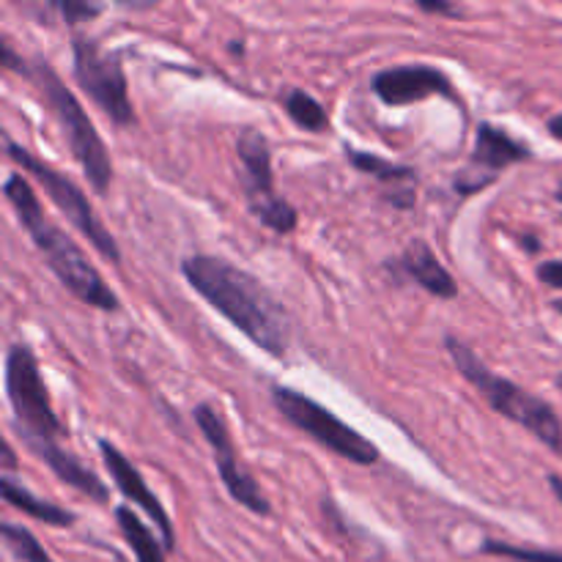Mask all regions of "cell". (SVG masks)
Listing matches in <instances>:
<instances>
[{
  "instance_id": "obj_1",
  "label": "cell",
  "mask_w": 562,
  "mask_h": 562,
  "mask_svg": "<svg viewBox=\"0 0 562 562\" xmlns=\"http://www.w3.org/2000/svg\"><path fill=\"white\" fill-rule=\"evenodd\" d=\"M181 274L214 311L228 318L252 346L269 357H283L289 329L280 302L252 274L217 256H190L181 261Z\"/></svg>"
},
{
  "instance_id": "obj_2",
  "label": "cell",
  "mask_w": 562,
  "mask_h": 562,
  "mask_svg": "<svg viewBox=\"0 0 562 562\" xmlns=\"http://www.w3.org/2000/svg\"><path fill=\"white\" fill-rule=\"evenodd\" d=\"M3 195L5 201H9V206L14 209L22 228L31 234L36 250L42 252L44 261H47L49 272L60 280V285H64L71 296L86 302V305L99 307V311L108 313L119 311V296L110 291V285L104 283V278L99 274V269L93 267L91 258L80 250V245L44 214L31 181L22 173H11L3 184Z\"/></svg>"
},
{
  "instance_id": "obj_3",
  "label": "cell",
  "mask_w": 562,
  "mask_h": 562,
  "mask_svg": "<svg viewBox=\"0 0 562 562\" xmlns=\"http://www.w3.org/2000/svg\"><path fill=\"white\" fill-rule=\"evenodd\" d=\"M445 349H448L456 371L481 393V398L486 401L497 415L508 417L510 423H516V426H521L525 431H530L543 448L562 456V420L552 404H547L543 398L532 395L530 390L519 387V384L510 382V379H503L499 373H494L492 368L464 344V340L448 335V338H445Z\"/></svg>"
},
{
  "instance_id": "obj_4",
  "label": "cell",
  "mask_w": 562,
  "mask_h": 562,
  "mask_svg": "<svg viewBox=\"0 0 562 562\" xmlns=\"http://www.w3.org/2000/svg\"><path fill=\"white\" fill-rule=\"evenodd\" d=\"M31 80L36 82L42 99L49 104L55 119H58L66 143H69L77 165H80L82 173H86L88 184H91L99 195H104V192L110 190V181H113V162H110V154L108 148H104V140L99 137L93 121L88 119V113L82 110V104L77 102L75 93L66 88V82L55 75L53 66L44 58L33 60Z\"/></svg>"
},
{
  "instance_id": "obj_5",
  "label": "cell",
  "mask_w": 562,
  "mask_h": 562,
  "mask_svg": "<svg viewBox=\"0 0 562 562\" xmlns=\"http://www.w3.org/2000/svg\"><path fill=\"white\" fill-rule=\"evenodd\" d=\"M5 395L14 412V428L20 439H44L58 442L66 437L64 423L58 420L44 387L42 371L25 344H14L5 355Z\"/></svg>"
},
{
  "instance_id": "obj_6",
  "label": "cell",
  "mask_w": 562,
  "mask_h": 562,
  "mask_svg": "<svg viewBox=\"0 0 562 562\" xmlns=\"http://www.w3.org/2000/svg\"><path fill=\"white\" fill-rule=\"evenodd\" d=\"M272 401L274 406H278L280 415H283L291 426L305 431L307 437L316 439L322 448L340 456V459L349 461V464L373 467L379 461V456H382L371 439L362 437L357 428H351L349 423L340 420L335 412H329L327 406L313 401L311 395L291 387H274Z\"/></svg>"
},
{
  "instance_id": "obj_7",
  "label": "cell",
  "mask_w": 562,
  "mask_h": 562,
  "mask_svg": "<svg viewBox=\"0 0 562 562\" xmlns=\"http://www.w3.org/2000/svg\"><path fill=\"white\" fill-rule=\"evenodd\" d=\"M5 151H9L11 162L20 165L27 176H33V179L42 184V190L47 192V198L53 201V206L58 209V212L64 214V217L69 220V223L75 225V228L80 231L88 241H91L93 250H97L99 256L108 258V261H113V263L121 261V250H119V245H115L113 234L104 228L102 220H99V214L93 212V206L88 203L86 192H82L80 187L69 179V176H64L58 168H53V165H47V162H42L38 157H33L27 148H22L20 143H14V140H5Z\"/></svg>"
},
{
  "instance_id": "obj_8",
  "label": "cell",
  "mask_w": 562,
  "mask_h": 562,
  "mask_svg": "<svg viewBox=\"0 0 562 562\" xmlns=\"http://www.w3.org/2000/svg\"><path fill=\"white\" fill-rule=\"evenodd\" d=\"M71 58H75V80L88 93L93 104L113 121L115 126L135 124V110L130 99V82L121 66L119 55L104 53L99 42L86 36H75L71 42Z\"/></svg>"
},
{
  "instance_id": "obj_9",
  "label": "cell",
  "mask_w": 562,
  "mask_h": 562,
  "mask_svg": "<svg viewBox=\"0 0 562 562\" xmlns=\"http://www.w3.org/2000/svg\"><path fill=\"white\" fill-rule=\"evenodd\" d=\"M236 157L241 162V192L250 212L274 234H289L296 228V209L274 190V170L269 140L256 130L241 132L236 140Z\"/></svg>"
},
{
  "instance_id": "obj_10",
  "label": "cell",
  "mask_w": 562,
  "mask_h": 562,
  "mask_svg": "<svg viewBox=\"0 0 562 562\" xmlns=\"http://www.w3.org/2000/svg\"><path fill=\"white\" fill-rule=\"evenodd\" d=\"M195 423L203 431V437H206L209 448H212L214 464H217L220 481L225 483V492H228L241 508L250 510V514L256 516L272 514L267 494L258 488L256 477H252L250 472H247V467L241 464L239 450H236L234 437H231L223 412H220L214 404H198Z\"/></svg>"
},
{
  "instance_id": "obj_11",
  "label": "cell",
  "mask_w": 562,
  "mask_h": 562,
  "mask_svg": "<svg viewBox=\"0 0 562 562\" xmlns=\"http://www.w3.org/2000/svg\"><path fill=\"white\" fill-rule=\"evenodd\" d=\"M530 148L521 140H516L508 130L497 124H481L477 126L475 148H472L470 165L459 173L456 179V190L461 195H472V192H481L483 187L494 184L499 179L505 168L516 162H525L530 159Z\"/></svg>"
},
{
  "instance_id": "obj_12",
  "label": "cell",
  "mask_w": 562,
  "mask_h": 562,
  "mask_svg": "<svg viewBox=\"0 0 562 562\" xmlns=\"http://www.w3.org/2000/svg\"><path fill=\"white\" fill-rule=\"evenodd\" d=\"M371 88L390 108H406V104L423 102L428 97H445L459 102V93H456L450 77L428 64H406L376 71Z\"/></svg>"
},
{
  "instance_id": "obj_13",
  "label": "cell",
  "mask_w": 562,
  "mask_h": 562,
  "mask_svg": "<svg viewBox=\"0 0 562 562\" xmlns=\"http://www.w3.org/2000/svg\"><path fill=\"white\" fill-rule=\"evenodd\" d=\"M99 453H102L104 467H108L110 477L115 481L119 492L124 494L132 505H137V508H140L143 514L154 521V527L162 532V547L168 549V552H173L176 532H173V525H170L168 510H165L162 503H159V499L148 492V486H146V481H143L140 472H137L135 467H132V461L126 459L119 448H113L108 439H99Z\"/></svg>"
},
{
  "instance_id": "obj_14",
  "label": "cell",
  "mask_w": 562,
  "mask_h": 562,
  "mask_svg": "<svg viewBox=\"0 0 562 562\" xmlns=\"http://www.w3.org/2000/svg\"><path fill=\"white\" fill-rule=\"evenodd\" d=\"M387 269L395 278L415 280L420 289L439 296V300H453V296H459V285H456L453 274L442 267L437 252L423 239H415L398 258L387 261Z\"/></svg>"
},
{
  "instance_id": "obj_15",
  "label": "cell",
  "mask_w": 562,
  "mask_h": 562,
  "mask_svg": "<svg viewBox=\"0 0 562 562\" xmlns=\"http://www.w3.org/2000/svg\"><path fill=\"white\" fill-rule=\"evenodd\" d=\"M22 442L27 445V450H31L36 459H42L44 464L49 467V472H53L60 483H66V486H71L75 492H80L82 497L93 499V503H110V492L102 483V477L93 470H88V467H82L80 459L71 456L69 450L60 448L58 442H44V439H22Z\"/></svg>"
},
{
  "instance_id": "obj_16",
  "label": "cell",
  "mask_w": 562,
  "mask_h": 562,
  "mask_svg": "<svg viewBox=\"0 0 562 562\" xmlns=\"http://www.w3.org/2000/svg\"><path fill=\"white\" fill-rule=\"evenodd\" d=\"M0 494H3L5 503L11 505V508L22 510L25 516H31V519L36 521H44V525H53V527H71L77 521L75 514H69V510H64L60 505L55 503H47V499L36 497L33 492H27L22 483L11 481L9 475L0 477Z\"/></svg>"
},
{
  "instance_id": "obj_17",
  "label": "cell",
  "mask_w": 562,
  "mask_h": 562,
  "mask_svg": "<svg viewBox=\"0 0 562 562\" xmlns=\"http://www.w3.org/2000/svg\"><path fill=\"white\" fill-rule=\"evenodd\" d=\"M115 525H119L121 536L130 543L132 554L137 562H168L165 560V547L154 538V532L148 530L140 521V516L130 508V505H121L115 508Z\"/></svg>"
},
{
  "instance_id": "obj_18",
  "label": "cell",
  "mask_w": 562,
  "mask_h": 562,
  "mask_svg": "<svg viewBox=\"0 0 562 562\" xmlns=\"http://www.w3.org/2000/svg\"><path fill=\"white\" fill-rule=\"evenodd\" d=\"M280 102H283L289 119L294 121L296 126H302V130L324 132L329 126V115L327 110H324V104L318 102L316 97H311L307 91H302V88H285Z\"/></svg>"
},
{
  "instance_id": "obj_19",
  "label": "cell",
  "mask_w": 562,
  "mask_h": 562,
  "mask_svg": "<svg viewBox=\"0 0 562 562\" xmlns=\"http://www.w3.org/2000/svg\"><path fill=\"white\" fill-rule=\"evenodd\" d=\"M346 157L355 165L357 170H362L366 176H373L382 184H412L415 181V170L406 168V165H395L390 159L379 157V154L360 151V148H346Z\"/></svg>"
},
{
  "instance_id": "obj_20",
  "label": "cell",
  "mask_w": 562,
  "mask_h": 562,
  "mask_svg": "<svg viewBox=\"0 0 562 562\" xmlns=\"http://www.w3.org/2000/svg\"><path fill=\"white\" fill-rule=\"evenodd\" d=\"M0 536H3L5 549L14 554L16 562H55L47 552H44V547L36 541V536L27 532L25 527H16L11 525V521H3Z\"/></svg>"
},
{
  "instance_id": "obj_21",
  "label": "cell",
  "mask_w": 562,
  "mask_h": 562,
  "mask_svg": "<svg viewBox=\"0 0 562 562\" xmlns=\"http://www.w3.org/2000/svg\"><path fill=\"white\" fill-rule=\"evenodd\" d=\"M481 552L492 554V558H503L514 562H562V552H554V549L514 547V543H505V541H486Z\"/></svg>"
},
{
  "instance_id": "obj_22",
  "label": "cell",
  "mask_w": 562,
  "mask_h": 562,
  "mask_svg": "<svg viewBox=\"0 0 562 562\" xmlns=\"http://www.w3.org/2000/svg\"><path fill=\"white\" fill-rule=\"evenodd\" d=\"M55 9L66 16V22H82V20H93V16L102 14V5H91V3H77V0H66V3H58Z\"/></svg>"
},
{
  "instance_id": "obj_23",
  "label": "cell",
  "mask_w": 562,
  "mask_h": 562,
  "mask_svg": "<svg viewBox=\"0 0 562 562\" xmlns=\"http://www.w3.org/2000/svg\"><path fill=\"white\" fill-rule=\"evenodd\" d=\"M0 66H5L9 71H20V75L31 77V69H27L25 60L14 53V47L9 44V38H3V42H0Z\"/></svg>"
},
{
  "instance_id": "obj_24",
  "label": "cell",
  "mask_w": 562,
  "mask_h": 562,
  "mask_svg": "<svg viewBox=\"0 0 562 562\" xmlns=\"http://www.w3.org/2000/svg\"><path fill=\"white\" fill-rule=\"evenodd\" d=\"M538 280L549 289H562V261H547L538 267Z\"/></svg>"
},
{
  "instance_id": "obj_25",
  "label": "cell",
  "mask_w": 562,
  "mask_h": 562,
  "mask_svg": "<svg viewBox=\"0 0 562 562\" xmlns=\"http://www.w3.org/2000/svg\"><path fill=\"white\" fill-rule=\"evenodd\" d=\"M417 9L426 11V14H445V16H459L461 14V9H456L453 3H442V0H439V3H428V0H420V3H417Z\"/></svg>"
},
{
  "instance_id": "obj_26",
  "label": "cell",
  "mask_w": 562,
  "mask_h": 562,
  "mask_svg": "<svg viewBox=\"0 0 562 562\" xmlns=\"http://www.w3.org/2000/svg\"><path fill=\"white\" fill-rule=\"evenodd\" d=\"M549 132H552V137H558V140H562V113L560 115H552V119H549Z\"/></svg>"
},
{
  "instance_id": "obj_27",
  "label": "cell",
  "mask_w": 562,
  "mask_h": 562,
  "mask_svg": "<svg viewBox=\"0 0 562 562\" xmlns=\"http://www.w3.org/2000/svg\"><path fill=\"white\" fill-rule=\"evenodd\" d=\"M3 467H5V470H16V459H14V453H11V445L9 442H5L3 445Z\"/></svg>"
},
{
  "instance_id": "obj_28",
  "label": "cell",
  "mask_w": 562,
  "mask_h": 562,
  "mask_svg": "<svg viewBox=\"0 0 562 562\" xmlns=\"http://www.w3.org/2000/svg\"><path fill=\"white\" fill-rule=\"evenodd\" d=\"M549 486H552L554 497H558L560 505H562V477L560 475H549Z\"/></svg>"
},
{
  "instance_id": "obj_29",
  "label": "cell",
  "mask_w": 562,
  "mask_h": 562,
  "mask_svg": "<svg viewBox=\"0 0 562 562\" xmlns=\"http://www.w3.org/2000/svg\"><path fill=\"white\" fill-rule=\"evenodd\" d=\"M552 307H554V311H558V313H562V300H558V302H552Z\"/></svg>"
},
{
  "instance_id": "obj_30",
  "label": "cell",
  "mask_w": 562,
  "mask_h": 562,
  "mask_svg": "<svg viewBox=\"0 0 562 562\" xmlns=\"http://www.w3.org/2000/svg\"><path fill=\"white\" fill-rule=\"evenodd\" d=\"M554 198H558V201H560V203H562V184H560V187H558V192H554Z\"/></svg>"
},
{
  "instance_id": "obj_31",
  "label": "cell",
  "mask_w": 562,
  "mask_h": 562,
  "mask_svg": "<svg viewBox=\"0 0 562 562\" xmlns=\"http://www.w3.org/2000/svg\"><path fill=\"white\" fill-rule=\"evenodd\" d=\"M554 384H558V387L562 390V373H560V376H558V379H554Z\"/></svg>"
},
{
  "instance_id": "obj_32",
  "label": "cell",
  "mask_w": 562,
  "mask_h": 562,
  "mask_svg": "<svg viewBox=\"0 0 562 562\" xmlns=\"http://www.w3.org/2000/svg\"><path fill=\"white\" fill-rule=\"evenodd\" d=\"M560 220H562V217H560Z\"/></svg>"
}]
</instances>
